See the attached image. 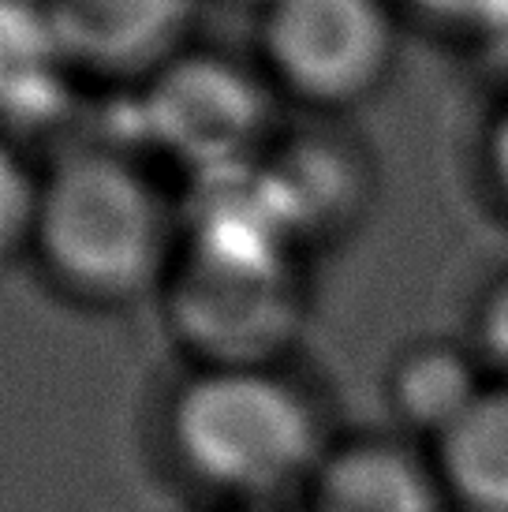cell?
I'll use <instances>...</instances> for the list:
<instances>
[{
	"label": "cell",
	"mask_w": 508,
	"mask_h": 512,
	"mask_svg": "<svg viewBox=\"0 0 508 512\" xmlns=\"http://www.w3.org/2000/svg\"><path fill=\"white\" fill-rule=\"evenodd\" d=\"M184 464L210 486L269 498L322 464L311 404L266 367L206 370L172 408Z\"/></svg>",
	"instance_id": "cell-1"
},
{
	"label": "cell",
	"mask_w": 508,
	"mask_h": 512,
	"mask_svg": "<svg viewBox=\"0 0 508 512\" xmlns=\"http://www.w3.org/2000/svg\"><path fill=\"white\" fill-rule=\"evenodd\" d=\"M34 240L49 270L86 299H127L165 258V217L139 172L109 154L68 157L38 199Z\"/></svg>",
	"instance_id": "cell-2"
},
{
	"label": "cell",
	"mask_w": 508,
	"mask_h": 512,
	"mask_svg": "<svg viewBox=\"0 0 508 512\" xmlns=\"http://www.w3.org/2000/svg\"><path fill=\"white\" fill-rule=\"evenodd\" d=\"M172 326L210 370L262 367L296 333L281 247L195 240L172 285Z\"/></svg>",
	"instance_id": "cell-3"
},
{
	"label": "cell",
	"mask_w": 508,
	"mask_h": 512,
	"mask_svg": "<svg viewBox=\"0 0 508 512\" xmlns=\"http://www.w3.org/2000/svg\"><path fill=\"white\" fill-rule=\"evenodd\" d=\"M269 68L314 105H352L378 90L396 30L385 0H273L262 27Z\"/></svg>",
	"instance_id": "cell-4"
},
{
	"label": "cell",
	"mask_w": 508,
	"mask_h": 512,
	"mask_svg": "<svg viewBox=\"0 0 508 512\" xmlns=\"http://www.w3.org/2000/svg\"><path fill=\"white\" fill-rule=\"evenodd\" d=\"M142 128L202 180L243 172L266 131V94L221 57H176L142 101Z\"/></svg>",
	"instance_id": "cell-5"
},
{
	"label": "cell",
	"mask_w": 508,
	"mask_h": 512,
	"mask_svg": "<svg viewBox=\"0 0 508 512\" xmlns=\"http://www.w3.org/2000/svg\"><path fill=\"white\" fill-rule=\"evenodd\" d=\"M307 498L311 512H449L434 460L389 438H355L329 449Z\"/></svg>",
	"instance_id": "cell-6"
},
{
	"label": "cell",
	"mask_w": 508,
	"mask_h": 512,
	"mask_svg": "<svg viewBox=\"0 0 508 512\" xmlns=\"http://www.w3.org/2000/svg\"><path fill=\"white\" fill-rule=\"evenodd\" d=\"M75 64L131 72L169 57L195 0H45Z\"/></svg>",
	"instance_id": "cell-7"
},
{
	"label": "cell",
	"mask_w": 508,
	"mask_h": 512,
	"mask_svg": "<svg viewBox=\"0 0 508 512\" xmlns=\"http://www.w3.org/2000/svg\"><path fill=\"white\" fill-rule=\"evenodd\" d=\"M71 60L45 0H0V124L42 128L71 94Z\"/></svg>",
	"instance_id": "cell-8"
},
{
	"label": "cell",
	"mask_w": 508,
	"mask_h": 512,
	"mask_svg": "<svg viewBox=\"0 0 508 512\" xmlns=\"http://www.w3.org/2000/svg\"><path fill=\"white\" fill-rule=\"evenodd\" d=\"M434 468L449 505L508 512V382L482 393L434 438Z\"/></svg>",
	"instance_id": "cell-9"
},
{
	"label": "cell",
	"mask_w": 508,
	"mask_h": 512,
	"mask_svg": "<svg viewBox=\"0 0 508 512\" xmlns=\"http://www.w3.org/2000/svg\"><path fill=\"white\" fill-rule=\"evenodd\" d=\"M389 404L411 430L438 438L482 393L475 356L445 341H419L389 370Z\"/></svg>",
	"instance_id": "cell-10"
},
{
	"label": "cell",
	"mask_w": 508,
	"mask_h": 512,
	"mask_svg": "<svg viewBox=\"0 0 508 512\" xmlns=\"http://www.w3.org/2000/svg\"><path fill=\"white\" fill-rule=\"evenodd\" d=\"M42 187L30 180L27 165L8 143H0V258L15 251L23 236H34Z\"/></svg>",
	"instance_id": "cell-11"
},
{
	"label": "cell",
	"mask_w": 508,
	"mask_h": 512,
	"mask_svg": "<svg viewBox=\"0 0 508 512\" xmlns=\"http://www.w3.org/2000/svg\"><path fill=\"white\" fill-rule=\"evenodd\" d=\"M475 356L508 374V273L475 307Z\"/></svg>",
	"instance_id": "cell-12"
},
{
	"label": "cell",
	"mask_w": 508,
	"mask_h": 512,
	"mask_svg": "<svg viewBox=\"0 0 508 512\" xmlns=\"http://www.w3.org/2000/svg\"><path fill=\"white\" fill-rule=\"evenodd\" d=\"M445 27H497L508 19V0H411Z\"/></svg>",
	"instance_id": "cell-13"
},
{
	"label": "cell",
	"mask_w": 508,
	"mask_h": 512,
	"mask_svg": "<svg viewBox=\"0 0 508 512\" xmlns=\"http://www.w3.org/2000/svg\"><path fill=\"white\" fill-rule=\"evenodd\" d=\"M486 161H490V176L501 187L508 202V105L497 113L494 128H490V143H486Z\"/></svg>",
	"instance_id": "cell-14"
},
{
	"label": "cell",
	"mask_w": 508,
	"mask_h": 512,
	"mask_svg": "<svg viewBox=\"0 0 508 512\" xmlns=\"http://www.w3.org/2000/svg\"><path fill=\"white\" fill-rule=\"evenodd\" d=\"M240 4H262V8H269L273 0H240Z\"/></svg>",
	"instance_id": "cell-15"
}]
</instances>
